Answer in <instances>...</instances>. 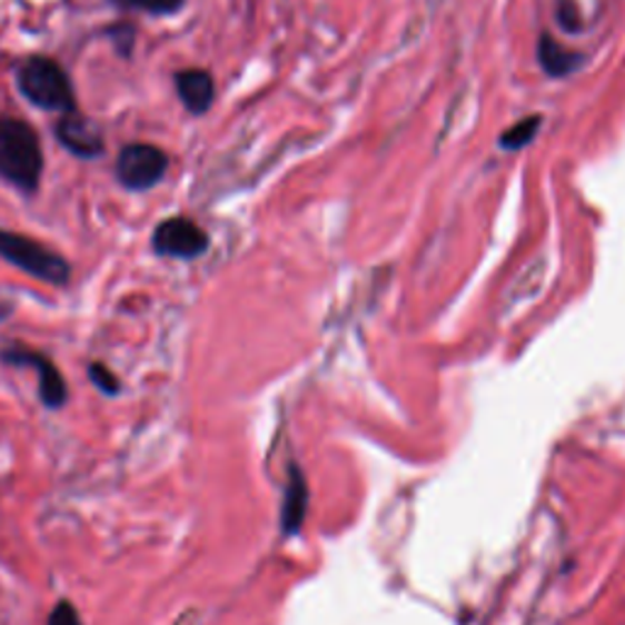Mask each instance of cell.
Listing matches in <instances>:
<instances>
[{
  "mask_svg": "<svg viewBox=\"0 0 625 625\" xmlns=\"http://www.w3.org/2000/svg\"><path fill=\"white\" fill-rule=\"evenodd\" d=\"M42 173V149L30 125L0 120V177L22 191H34Z\"/></svg>",
  "mask_w": 625,
  "mask_h": 625,
  "instance_id": "6da1fadb",
  "label": "cell"
},
{
  "mask_svg": "<svg viewBox=\"0 0 625 625\" xmlns=\"http://www.w3.org/2000/svg\"><path fill=\"white\" fill-rule=\"evenodd\" d=\"M20 91L30 103L44 110H71L73 108V89L71 81L59 65L52 59L32 57L20 69Z\"/></svg>",
  "mask_w": 625,
  "mask_h": 625,
  "instance_id": "7a4b0ae2",
  "label": "cell"
},
{
  "mask_svg": "<svg viewBox=\"0 0 625 625\" xmlns=\"http://www.w3.org/2000/svg\"><path fill=\"white\" fill-rule=\"evenodd\" d=\"M0 257L8 259L18 269L28 271L30 277H37L47 284L61 286L69 281L71 271L67 259L24 235L0 230Z\"/></svg>",
  "mask_w": 625,
  "mask_h": 625,
  "instance_id": "3957f363",
  "label": "cell"
},
{
  "mask_svg": "<svg viewBox=\"0 0 625 625\" xmlns=\"http://www.w3.org/2000/svg\"><path fill=\"white\" fill-rule=\"evenodd\" d=\"M169 167L167 155L152 145H130L118 157V179L132 191H147L161 181Z\"/></svg>",
  "mask_w": 625,
  "mask_h": 625,
  "instance_id": "277c9868",
  "label": "cell"
},
{
  "mask_svg": "<svg viewBox=\"0 0 625 625\" xmlns=\"http://www.w3.org/2000/svg\"><path fill=\"white\" fill-rule=\"evenodd\" d=\"M152 245L161 257L194 259L208 249V235L189 218H169L155 230Z\"/></svg>",
  "mask_w": 625,
  "mask_h": 625,
  "instance_id": "5b68a950",
  "label": "cell"
},
{
  "mask_svg": "<svg viewBox=\"0 0 625 625\" xmlns=\"http://www.w3.org/2000/svg\"><path fill=\"white\" fill-rule=\"evenodd\" d=\"M3 361L18 367H30L40 374V398L47 408H61L67 404V381L61 377V371L49 361L44 355L34 353L22 345H16L0 353Z\"/></svg>",
  "mask_w": 625,
  "mask_h": 625,
  "instance_id": "8992f818",
  "label": "cell"
},
{
  "mask_svg": "<svg viewBox=\"0 0 625 625\" xmlns=\"http://www.w3.org/2000/svg\"><path fill=\"white\" fill-rule=\"evenodd\" d=\"M57 137L71 155H77L81 159H93L98 155H103L101 132H98L96 125L91 120H86L83 116L61 118L57 125Z\"/></svg>",
  "mask_w": 625,
  "mask_h": 625,
  "instance_id": "52a82bcc",
  "label": "cell"
},
{
  "mask_svg": "<svg viewBox=\"0 0 625 625\" xmlns=\"http://www.w3.org/2000/svg\"><path fill=\"white\" fill-rule=\"evenodd\" d=\"M177 89L183 106L189 108L194 116L206 112L212 106V98H216V86H212L210 73L201 69L181 71L177 77Z\"/></svg>",
  "mask_w": 625,
  "mask_h": 625,
  "instance_id": "ba28073f",
  "label": "cell"
},
{
  "mask_svg": "<svg viewBox=\"0 0 625 625\" xmlns=\"http://www.w3.org/2000/svg\"><path fill=\"white\" fill-rule=\"evenodd\" d=\"M537 59H540L545 73H549V77H555V79H562L579 67L582 57L577 52H572V49L562 47L549 34H543L540 44H537Z\"/></svg>",
  "mask_w": 625,
  "mask_h": 625,
  "instance_id": "9c48e42d",
  "label": "cell"
},
{
  "mask_svg": "<svg viewBox=\"0 0 625 625\" xmlns=\"http://www.w3.org/2000/svg\"><path fill=\"white\" fill-rule=\"evenodd\" d=\"M540 125H543L540 116H528L525 120L516 122L514 128H508L502 135V147L506 149V152H518V149L528 147L533 142V137L537 135V130H540Z\"/></svg>",
  "mask_w": 625,
  "mask_h": 625,
  "instance_id": "30bf717a",
  "label": "cell"
},
{
  "mask_svg": "<svg viewBox=\"0 0 625 625\" xmlns=\"http://www.w3.org/2000/svg\"><path fill=\"white\" fill-rule=\"evenodd\" d=\"M306 510V489L301 477H294L289 492H286V508H284V525L286 530L294 533L298 525H301Z\"/></svg>",
  "mask_w": 625,
  "mask_h": 625,
  "instance_id": "8fae6325",
  "label": "cell"
},
{
  "mask_svg": "<svg viewBox=\"0 0 625 625\" xmlns=\"http://www.w3.org/2000/svg\"><path fill=\"white\" fill-rule=\"evenodd\" d=\"M89 377L98 386V389H101L108 396H116L120 391L118 377L106 365H101V361H93V365L89 367Z\"/></svg>",
  "mask_w": 625,
  "mask_h": 625,
  "instance_id": "7c38bea8",
  "label": "cell"
},
{
  "mask_svg": "<svg viewBox=\"0 0 625 625\" xmlns=\"http://www.w3.org/2000/svg\"><path fill=\"white\" fill-rule=\"evenodd\" d=\"M181 3L183 0H128V6L147 12H157V16H167V12L179 10Z\"/></svg>",
  "mask_w": 625,
  "mask_h": 625,
  "instance_id": "4fadbf2b",
  "label": "cell"
},
{
  "mask_svg": "<svg viewBox=\"0 0 625 625\" xmlns=\"http://www.w3.org/2000/svg\"><path fill=\"white\" fill-rule=\"evenodd\" d=\"M47 625H83L79 614H77V608H73L69 602H59L54 608H52V614H49V623Z\"/></svg>",
  "mask_w": 625,
  "mask_h": 625,
  "instance_id": "5bb4252c",
  "label": "cell"
},
{
  "mask_svg": "<svg viewBox=\"0 0 625 625\" xmlns=\"http://www.w3.org/2000/svg\"><path fill=\"white\" fill-rule=\"evenodd\" d=\"M10 312H12V306L6 304V301H0V320H6Z\"/></svg>",
  "mask_w": 625,
  "mask_h": 625,
  "instance_id": "9a60e30c",
  "label": "cell"
}]
</instances>
